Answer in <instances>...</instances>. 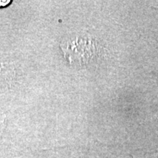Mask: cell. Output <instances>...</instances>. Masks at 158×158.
<instances>
[{
	"instance_id": "6da1fadb",
	"label": "cell",
	"mask_w": 158,
	"mask_h": 158,
	"mask_svg": "<svg viewBox=\"0 0 158 158\" xmlns=\"http://www.w3.org/2000/svg\"><path fill=\"white\" fill-rule=\"evenodd\" d=\"M65 58L71 64H84L95 53L94 40L88 37H76L60 45Z\"/></svg>"
},
{
	"instance_id": "7a4b0ae2",
	"label": "cell",
	"mask_w": 158,
	"mask_h": 158,
	"mask_svg": "<svg viewBox=\"0 0 158 158\" xmlns=\"http://www.w3.org/2000/svg\"><path fill=\"white\" fill-rule=\"evenodd\" d=\"M6 122H7V116L5 114L0 113V133H2L4 128L5 127Z\"/></svg>"
}]
</instances>
